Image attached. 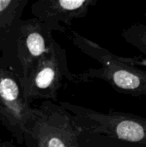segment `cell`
<instances>
[{"mask_svg":"<svg viewBox=\"0 0 146 147\" xmlns=\"http://www.w3.org/2000/svg\"><path fill=\"white\" fill-rule=\"evenodd\" d=\"M52 32L47 24L35 17L22 19L0 59L10 66L20 79L27 78L56 42Z\"/></svg>","mask_w":146,"mask_h":147,"instance_id":"cell-3","label":"cell"},{"mask_svg":"<svg viewBox=\"0 0 146 147\" xmlns=\"http://www.w3.org/2000/svg\"><path fill=\"white\" fill-rule=\"evenodd\" d=\"M28 0H0V57L14 36Z\"/></svg>","mask_w":146,"mask_h":147,"instance_id":"cell-8","label":"cell"},{"mask_svg":"<svg viewBox=\"0 0 146 147\" xmlns=\"http://www.w3.org/2000/svg\"><path fill=\"white\" fill-rule=\"evenodd\" d=\"M96 0H39L32 3L34 17L53 31L66 33L74 20L83 18Z\"/></svg>","mask_w":146,"mask_h":147,"instance_id":"cell-7","label":"cell"},{"mask_svg":"<svg viewBox=\"0 0 146 147\" xmlns=\"http://www.w3.org/2000/svg\"><path fill=\"white\" fill-rule=\"evenodd\" d=\"M65 82L79 83L78 74L70 71L66 50L57 41L28 77L21 79L24 96L29 104L35 100L55 102Z\"/></svg>","mask_w":146,"mask_h":147,"instance_id":"cell-5","label":"cell"},{"mask_svg":"<svg viewBox=\"0 0 146 147\" xmlns=\"http://www.w3.org/2000/svg\"><path fill=\"white\" fill-rule=\"evenodd\" d=\"M145 18H146V11H145Z\"/></svg>","mask_w":146,"mask_h":147,"instance_id":"cell-12","label":"cell"},{"mask_svg":"<svg viewBox=\"0 0 146 147\" xmlns=\"http://www.w3.org/2000/svg\"><path fill=\"white\" fill-rule=\"evenodd\" d=\"M0 147H16L13 142L11 141H8V140H4L0 142Z\"/></svg>","mask_w":146,"mask_h":147,"instance_id":"cell-11","label":"cell"},{"mask_svg":"<svg viewBox=\"0 0 146 147\" xmlns=\"http://www.w3.org/2000/svg\"><path fill=\"white\" fill-rule=\"evenodd\" d=\"M35 114L36 108L24 96L20 77L0 59V126L23 146Z\"/></svg>","mask_w":146,"mask_h":147,"instance_id":"cell-6","label":"cell"},{"mask_svg":"<svg viewBox=\"0 0 146 147\" xmlns=\"http://www.w3.org/2000/svg\"><path fill=\"white\" fill-rule=\"evenodd\" d=\"M122 38L146 56V25L137 23L124 29Z\"/></svg>","mask_w":146,"mask_h":147,"instance_id":"cell-9","label":"cell"},{"mask_svg":"<svg viewBox=\"0 0 146 147\" xmlns=\"http://www.w3.org/2000/svg\"><path fill=\"white\" fill-rule=\"evenodd\" d=\"M60 103L75 117L83 132L146 147L145 118L113 109L100 112L71 102Z\"/></svg>","mask_w":146,"mask_h":147,"instance_id":"cell-2","label":"cell"},{"mask_svg":"<svg viewBox=\"0 0 146 147\" xmlns=\"http://www.w3.org/2000/svg\"><path fill=\"white\" fill-rule=\"evenodd\" d=\"M127 62H129L130 64L136 65V66H145L146 67V58L145 59H142V58H137V57H133V58H126Z\"/></svg>","mask_w":146,"mask_h":147,"instance_id":"cell-10","label":"cell"},{"mask_svg":"<svg viewBox=\"0 0 146 147\" xmlns=\"http://www.w3.org/2000/svg\"><path fill=\"white\" fill-rule=\"evenodd\" d=\"M83 131L61 103L44 101L25 137L26 147H80Z\"/></svg>","mask_w":146,"mask_h":147,"instance_id":"cell-4","label":"cell"},{"mask_svg":"<svg viewBox=\"0 0 146 147\" xmlns=\"http://www.w3.org/2000/svg\"><path fill=\"white\" fill-rule=\"evenodd\" d=\"M66 36L82 53L96 60L102 66L78 73V80L89 82L98 79L108 84L120 93L133 96H146V71L127 62L126 57L116 55L99 44L72 29Z\"/></svg>","mask_w":146,"mask_h":147,"instance_id":"cell-1","label":"cell"}]
</instances>
